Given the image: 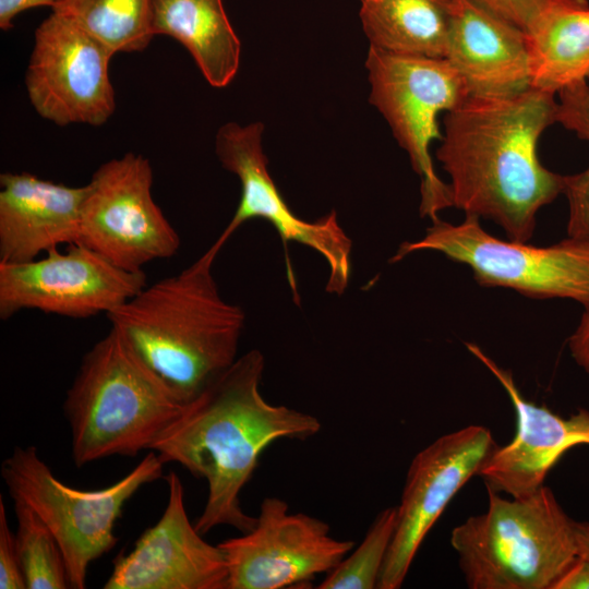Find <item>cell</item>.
Listing matches in <instances>:
<instances>
[{
    "label": "cell",
    "instance_id": "cell-1",
    "mask_svg": "<svg viewBox=\"0 0 589 589\" xmlns=\"http://www.w3.org/2000/svg\"><path fill=\"white\" fill-rule=\"evenodd\" d=\"M555 96L534 88L469 96L445 113L436 158L449 177L452 206L492 219L512 241L528 242L538 212L564 190V176L545 168L537 149L556 122Z\"/></svg>",
    "mask_w": 589,
    "mask_h": 589
},
{
    "label": "cell",
    "instance_id": "cell-19",
    "mask_svg": "<svg viewBox=\"0 0 589 589\" xmlns=\"http://www.w3.org/2000/svg\"><path fill=\"white\" fill-rule=\"evenodd\" d=\"M524 32L531 88L557 95L588 80V0H542Z\"/></svg>",
    "mask_w": 589,
    "mask_h": 589
},
{
    "label": "cell",
    "instance_id": "cell-14",
    "mask_svg": "<svg viewBox=\"0 0 589 589\" xmlns=\"http://www.w3.org/2000/svg\"><path fill=\"white\" fill-rule=\"evenodd\" d=\"M497 446L488 428L468 425L437 437L413 457L377 588L401 587L431 528L457 492L479 476Z\"/></svg>",
    "mask_w": 589,
    "mask_h": 589
},
{
    "label": "cell",
    "instance_id": "cell-26",
    "mask_svg": "<svg viewBox=\"0 0 589 589\" xmlns=\"http://www.w3.org/2000/svg\"><path fill=\"white\" fill-rule=\"evenodd\" d=\"M0 588L26 589L15 533L10 529L2 495H0Z\"/></svg>",
    "mask_w": 589,
    "mask_h": 589
},
{
    "label": "cell",
    "instance_id": "cell-3",
    "mask_svg": "<svg viewBox=\"0 0 589 589\" xmlns=\"http://www.w3.org/2000/svg\"><path fill=\"white\" fill-rule=\"evenodd\" d=\"M211 245L191 265L146 285L107 314L142 363L183 405L238 358L245 315L225 300L212 272Z\"/></svg>",
    "mask_w": 589,
    "mask_h": 589
},
{
    "label": "cell",
    "instance_id": "cell-11",
    "mask_svg": "<svg viewBox=\"0 0 589 589\" xmlns=\"http://www.w3.org/2000/svg\"><path fill=\"white\" fill-rule=\"evenodd\" d=\"M115 53L69 17L51 12L35 32L25 75L29 103L59 127H99L116 109L109 63Z\"/></svg>",
    "mask_w": 589,
    "mask_h": 589
},
{
    "label": "cell",
    "instance_id": "cell-24",
    "mask_svg": "<svg viewBox=\"0 0 589 589\" xmlns=\"http://www.w3.org/2000/svg\"><path fill=\"white\" fill-rule=\"evenodd\" d=\"M397 522V506L381 510L363 540L328 572L320 589H373L377 588Z\"/></svg>",
    "mask_w": 589,
    "mask_h": 589
},
{
    "label": "cell",
    "instance_id": "cell-20",
    "mask_svg": "<svg viewBox=\"0 0 589 589\" xmlns=\"http://www.w3.org/2000/svg\"><path fill=\"white\" fill-rule=\"evenodd\" d=\"M152 28L182 44L213 87L235 79L241 43L223 0H152Z\"/></svg>",
    "mask_w": 589,
    "mask_h": 589
},
{
    "label": "cell",
    "instance_id": "cell-8",
    "mask_svg": "<svg viewBox=\"0 0 589 589\" xmlns=\"http://www.w3.org/2000/svg\"><path fill=\"white\" fill-rule=\"evenodd\" d=\"M365 68L370 103L384 117L421 178L420 214L435 221L452 202L448 184L435 172L430 146L442 139L440 113L466 100L467 86L445 58L401 56L370 46Z\"/></svg>",
    "mask_w": 589,
    "mask_h": 589
},
{
    "label": "cell",
    "instance_id": "cell-33",
    "mask_svg": "<svg viewBox=\"0 0 589 589\" xmlns=\"http://www.w3.org/2000/svg\"><path fill=\"white\" fill-rule=\"evenodd\" d=\"M361 1V0H360Z\"/></svg>",
    "mask_w": 589,
    "mask_h": 589
},
{
    "label": "cell",
    "instance_id": "cell-29",
    "mask_svg": "<svg viewBox=\"0 0 589 589\" xmlns=\"http://www.w3.org/2000/svg\"><path fill=\"white\" fill-rule=\"evenodd\" d=\"M61 0H0V28L8 31L13 27L14 19L27 9L36 7H50L51 9Z\"/></svg>",
    "mask_w": 589,
    "mask_h": 589
},
{
    "label": "cell",
    "instance_id": "cell-4",
    "mask_svg": "<svg viewBox=\"0 0 589 589\" xmlns=\"http://www.w3.org/2000/svg\"><path fill=\"white\" fill-rule=\"evenodd\" d=\"M183 406L110 328L82 358L64 398L74 465L151 449Z\"/></svg>",
    "mask_w": 589,
    "mask_h": 589
},
{
    "label": "cell",
    "instance_id": "cell-12",
    "mask_svg": "<svg viewBox=\"0 0 589 589\" xmlns=\"http://www.w3.org/2000/svg\"><path fill=\"white\" fill-rule=\"evenodd\" d=\"M147 285L81 243L22 263H0V318L38 310L72 318L109 314Z\"/></svg>",
    "mask_w": 589,
    "mask_h": 589
},
{
    "label": "cell",
    "instance_id": "cell-18",
    "mask_svg": "<svg viewBox=\"0 0 589 589\" xmlns=\"http://www.w3.org/2000/svg\"><path fill=\"white\" fill-rule=\"evenodd\" d=\"M445 59L469 96L508 97L531 88L525 32L473 0H455Z\"/></svg>",
    "mask_w": 589,
    "mask_h": 589
},
{
    "label": "cell",
    "instance_id": "cell-15",
    "mask_svg": "<svg viewBox=\"0 0 589 589\" xmlns=\"http://www.w3.org/2000/svg\"><path fill=\"white\" fill-rule=\"evenodd\" d=\"M166 481L168 501L161 517L129 553L117 555L105 589H227L220 548L205 541L191 524L179 476L170 471Z\"/></svg>",
    "mask_w": 589,
    "mask_h": 589
},
{
    "label": "cell",
    "instance_id": "cell-28",
    "mask_svg": "<svg viewBox=\"0 0 589 589\" xmlns=\"http://www.w3.org/2000/svg\"><path fill=\"white\" fill-rule=\"evenodd\" d=\"M568 349L576 364L589 374V311H584L579 324L569 336Z\"/></svg>",
    "mask_w": 589,
    "mask_h": 589
},
{
    "label": "cell",
    "instance_id": "cell-22",
    "mask_svg": "<svg viewBox=\"0 0 589 589\" xmlns=\"http://www.w3.org/2000/svg\"><path fill=\"white\" fill-rule=\"evenodd\" d=\"M113 53L144 50L155 36L152 0H61L52 8Z\"/></svg>",
    "mask_w": 589,
    "mask_h": 589
},
{
    "label": "cell",
    "instance_id": "cell-27",
    "mask_svg": "<svg viewBox=\"0 0 589 589\" xmlns=\"http://www.w3.org/2000/svg\"><path fill=\"white\" fill-rule=\"evenodd\" d=\"M492 13L522 31L537 12L542 0H473Z\"/></svg>",
    "mask_w": 589,
    "mask_h": 589
},
{
    "label": "cell",
    "instance_id": "cell-31",
    "mask_svg": "<svg viewBox=\"0 0 589 589\" xmlns=\"http://www.w3.org/2000/svg\"><path fill=\"white\" fill-rule=\"evenodd\" d=\"M573 534L577 556L589 561V521L573 520Z\"/></svg>",
    "mask_w": 589,
    "mask_h": 589
},
{
    "label": "cell",
    "instance_id": "cell-9",
    "mask_svg": "<svg viewBox=\"0 0 589 589\" xmlns=\"http://www.w3.org/2000/svg\"><path fill=\"white\" fill-rule=\"evenodd\" d=\"M153 178L140 154L101 164L85 184L77 243L132 272L173 256L181 240L154 201Z\"/></svg>",
    "mask_w": 589,
    "mask_h": 589
},
{
    "label": "cell",
    "instance_id": "cell-30",
    "mask_svg": "<svg viewBox=\"0 0 589 589\" xmlns=\"http://www.w3.org/2000/svg\"><path fill=\"white\" fill-rule=\"evenodd\" d=\"M553 589H589V561L577 556L554 584Z\"/></svg>",
    "mask_w": 589,
    "mask_h": 589
},
{
    "label": "cell",
    "instance_id": "cell-16",
    "mask_svg": "<svg viewBox=\"0 0 589 589\" xmlns=\"http://www.w3.org/2000/svg\"><path fill=\"white\" fill-rule=\"evenodd\" d=\"M467 349L496 377L516 412V434L497 446L479 472L485 486L512 497L532 493L570 448L589 446V410L562 417L545 406L527 400L510 371L501 368L479 346Z\"/></svg>",
    "mask_w": 589,
    "mask_h": 589
},
{
    "label": "cell",
    "instance_id": "cell-23",
    "mask_svg": "<svg viewBox=\"0 0 589 589\" xmlns=\"http://www.w3.org/2000/svg\"><path fill=\"white\" fill-rule=\"evenodd\" d=\"M15 540L27 589L70 588L68 568L55 536L37 514L14 501Z\"/></svg>",
    "mask_w": 589,
    "mask_h": 589
},
{
    "label": "cell",
    "instance_id": "cell-10",
    "mask_svg": "<svg viewBox=\"0 0 589 589\" xmlns=\"http://www.w3.org/2000/svg\"><path fill=\"white\" fill-rule=\"evenodd\" d=\"M263 131L261 122L244 125L228 122L216 134V155L221 166L239 179L241 195L231 220L212 245L220 251L245 221L265 219L281 239L288 280L294 292L293 269L287 255L289 242H297L317 252L328 265L327 291L342 294L350 278L351 240L339 225L335 212L315 221H308L289 208L269 175L262 146Z\"/></svg>",
    "mask_w": 589,
    "mask_h": 589
},
{
    "label": "cell",
    "instance_id": "cell-21",
    "mask_svg": "<svg viewBox=\"0 0 589 589\" xmlns=\"http://www.w3.org/2000/svg\"><path fill=\"white\" fill-rule=\"evenodd\" d=\"M359 16L371 47L446 58L455 0H361Z\"/></svg>",
    "mask_w": 589,
    "mask_h": 589
},
{
    "label": "cell",
    "instance_id": "cell-6",
    "mask_svg": "<svg viewBox=\"0 0 589 589\" xmlns=\"http://www.w3.org/2000/svg\"><path fill=\"white\" fill-rule=\"evenodd\" d=\"M164 462L147 454L127 476L99 490H79L55 477L33 445L15 446L1 465L13 501L24 503L59 543L70 588L83 589L87 569L117 543L115 525L124 504L145 484L163 476Z\"/></svg>",
    "mask_w": 589,
    "mask_h": 589
},
{
    "label": "cell",
    "instance_id": "cell-13",
    "mask_svg": "<svg viewBox=\"0 0 589 589\" xmlns=\"http://www.w3.org/2000/svg\"><path fill=\"white\" fill-rule=\"evenodd\" d=\"M218 546L227 563V589H281L327 574L356 543L333 538L324 520L290 513L286 501L268 496L254 527Z\"/></svg>",
    "mask_w": 589,
    "mask_h": 589
},
{
    "label": "cell",
    "instance_id": "cell-32",
    "mask_svg": "<svg viewBox=\"0 0 589 589\" xmlns=\"http://www.w3.org/2000/svg\"><path fill=\"white\" fill-rule=\"evenodd\" d=\"M587 83H588V85H589V77H588V80H587Z\"/></svg>",
    "mask_w": 589,
    "mask_h": 589
},
{
    "label": "cell",
    "instance_id": "cell-25",
    "mask_svg": "<svg viewBox=\"0 0 589 589\" xmlns=\"http://www.w3.org/2000/svg\"><path fill=\"white\" fill-rule=\"evenodd\" d=\"M556 122L589 142V85L587 81L570 85L557 93ZM568 201L567 235L589 240V166L581 172L564 176Z\"/></svg>",
    "mask_w": 589,
    "mask_h": 589
},
{
    "label": "cell",
    "instance_id": "cell-17",
    "mask_svg": "<svg viewBox=\"0 0 589 589\" xmlns=\"http://www.w3.org/2000/svg\"><path fill=\"white\" fill-rule=\"evenodd\" d=\"M86 187L29 172L0 175V263H22L77 243Z\"/></svg>",
    "mask_w": 589,
    "mask_h": 589
},
{
    "label": "cell",
    "instance_id": "cell-5",
    "mask_svg": "<svg viewBox=\"0 0 589 589\" xmlns=\"http://www.w3.org/2000/svg\"><path fill=\"white\" fill-rule=\"evenodd\" d=\"M488 509L450 533L470 589H553L577 557L573 519L553 491L503 498L486 488Z\"/></svg>",
    "mask_w": 589,
    "mask_h": 589
},
{
    "label": "cell",
    "instance_id": "cell-7",
    "mask_svg": "<svg viewBox=\"0 0 589 589\" xmlns=\"http://www.w3.org/2000/svg\"><path fill=\"white\" fill-rule=\"evenodd\" d=\"M479 219L466 215L461 223L450 224L438 218L423 238L401 243L390 262L436 251L468 265L481 286L537 299H569L589 311V240L567 237L550 247L505 241L486 232Z\"/></svg>",
    "mask_w": 589,
    "mask_h": 589
},
{
    "label": "cell",
    "instance_id": "cell-2",
    "mask_svg": "<svg viewBox=\"0 0 589 589\" xmlns=\"http://www.w3.org/2000/svg\"><path fill=\"white\" fill-rule=\"evenodd\" d=\"M264 368L257 349L238 357L183 406L149 449L164 464L177 462L206 480L207 498L194 524L201 534L218 526L250 531L256 517L242 509L240 494L263 450L275 441H304L321 431L316 417L263 397Z\"/></svg>",
    "mask_w": 589,
    "mask_h": 589
}]
</instances>
